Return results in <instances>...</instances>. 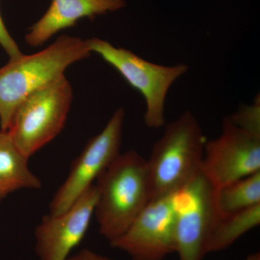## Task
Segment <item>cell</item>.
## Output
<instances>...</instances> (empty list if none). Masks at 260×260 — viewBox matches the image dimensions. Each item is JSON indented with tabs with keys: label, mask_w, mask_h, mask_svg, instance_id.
Wrapping results in <instances>:
<instances>
[{
	"label": "cell",
	"mask_w": 260,
	"mask_h": 260,
	"mask_svg": "<svg viewBox=\"0 0 260 260\" xmlns=\"http://www.w3.org/2000/svg\"><path fill=\"white\" fill-rule=\"evenodd\" d=\"M73 101V88L62 76L25 99L7 130L19 150L30 158L64 128Z\"/></svg>",
	"instance_id": "obj_5"
},
{
	"label": "cell",
	"mask_w": 260,
	"mask_h": 260,
	"mask_svg": "<svg viewBox=\"0 0 260 260\" xmlns=\"http://www.w3.org/2000/svg\"><path fill=\"white\" fill-rule=\"evenodd\" d=\"M28 159L8 132L0 131V202L15 191L42 187L39 178L29 169Z\"/></svg>",
	"instance_id": "obj_12"
},
{
	"label": "cell",
	"mask_w": 260,
	"mask_h": 260,
	"mask_svg": "<svg viewBox=\"0 0 260 260\" xmlns=\"http://www.w3.org/2000/svg\"><path fill=\"white\" fill-rule=\"evenodd\" d=\"M94 214L99 233L112 242L120 237L151 200L147 160L129 150L119 155L99 176Z\"/></svg>",
	"instance_id": "obj_2"
},
{
	"label": "cell",
	"mask_w": 260,
	"mask_h": 260,
	"mask_svg": "<svg viewBox=\"0 0 260 260\" xmlns=\"http://www.w3.org/2000/svg\"><path fill=\"white\" fill-rule=\"evenodd\" d=\"M125 5V0H51L47 12L25 36V42L30 47H39L81 19L117 11Z\"/></svg>",
	"instance_id": "obj_11"
},
{
	"label": "cell",
	"mask_w": 260,
	"mask_h": 260,
	"mask_svg": "<svg viewBox=\"0 0 260 260\" xmlns=\"http://www.w3.org/2000/svg\"><path fill=\"white\" fill-rule=\"evenodd\" d=\"M124 108L116 109L104 129L91 138L72 164L68 177L56 191L49 205V214L65 211L89 187L120 153Z\"/></svg>",
	"instance_id": "obj_7"
},
{
	"label": "cell",
	"mask_w": 260,
	"mask_h": 260,
	"mask_svg": "<svg viewBox=\"0 0 260 260\" xmlns=\"http://www.w3.org/2000/svg\"><path fill=\"white\" fill-rule=\"evenodd\" d=\"M215 189L200 172L174 194L175 253L179 260H203L219 214Z\"/></svg>",
	"instance_id": "obj_6"
},
{
	"label": "cell",
	"mask_w": 260,
	"mask_h": 260,
	"mask_svg": "<svg viewBox=\"0 0 260 260\" xmlns=\"http://www.w3.org/2000/svg\"><path fill=\"white\" fill-rule=\"evenodd\" d=\"M206 141L190 111L166 126L146 160L151 200L176 194L201 172Z\"/></svg>",
	"instance_id": "obj_3"
},
{
	"label": "cell",
	"mask_w": 260,
	"mask_h": 260,
	"mask_svg": "<svg viewBox=\"0 0 260 260\" xmlns=\"http://www.w3.org/2000/svg\"><path fill=\"white\" fill-rule=\"evenodd\" d=\"M245 260H260V253L255 252L253 254H249L246 258Z\"/></svg>",
	"instance_id": "obj_18"
},
{
	"label": "cell",
	"mask_w": 260,
	"mask_h": 260,
	"mask_svg": "<svg viewBox=\"0 0 260 260\" xmlns=\"http://www.w3.org/2000/svg\"><path fill=\"white\" fill-rule=\"evenodd\" d=\"M201 172L215 190L260 172V137L225 117L220 135L205 143Z\"/></svg>",
	"instance_id": "obj_8"
},
{
	"label": "cell",
	"mask_w": 260,
	"mask_h": 260,
	"mask_svg": "<svg viewBox=\"0 0 260 260\" xmlns=\"http://www.w3.org/2000/svg\"><path fill=\"white\" fill-rule=\"evenodd\" d=\"M231 120L242 129L260 137V102L256 99L252 105L241 107L237 112L229 116Z\"/></svg>",
	"instance_id": "obj_15"
},
{
	"label": "cell",
	"mask_w": 260,
	"mask_h": 260,
	"mask_svg": "<svg viewBox=\"0 0 260 260\" xmlns=\"http://www.w3.org/2000/svg\"><path fill=\"white\" fill-rule=\"evenodd\" d=\"M98 198L99 190L94 184L68 210L43 218L34 232L39 260H67L69 257L88 232Z\"/></svg>",
	"instance_id": "obj_10"
},
{
	"label": "cell",
	"mask_w": 260,
	"mask_h": 260,
	"mask_svg": "<svg viewBox=\"0 0 260 260\" xmlns=\"http://www.w3.org/2000/svg\"><path fill=\"white\" fill-rule=\"evenodd\" d=\"M260 224V204L237 213L219 215L210 232L207 254L225 250Z\"/></svg>",
	"instance_id": "obj_13"
},
{
	"label": "cell",
	"mask_w": 260,
	"mask_h": 260,
	"mask_svg": "<svg viewBox=\"0 0 260 260\" xmlns=\"http://www.w3.org/2000/svg\"><path fill=\"white\" fill-rule=\"evenodd\" d=\"M67 260H114L107 256L98 254L88 249H84L76 254L70 256Z\"/></svg>",
	"instance_id": "obj_17"
},
{
	"label": "cell",
	"mask_w": 260,
	"mask_h": 260,
	"mask_svg": "<svg viewBox=\"0 0 260 260\" xmlns=\"http://www.w3.org/2000/svg\"><path fill=\"white\" fill-rule=\"evenodd\" d=\"M174 194L150 200L120 237L109 242L133 260H164L175 253Z\"/></svg>",
	"instance_id": "obj_9"
},
{
	"label": "cell",
	"mask_w": 260,
	"mask_h": 260,
	"mask_svg": "<svg viewBox=\"0 0 260 260\" xmlns=\"http://www.w3.org/2000/svg\"><path fill=\"white\" fill-rule=\"evenodd\" d=\"M87 42L91 53L99 54L144 98L147 127L158 129L164 126L167 94L173 84L188 71L187 65L166 66L150 62L133 51L114 47L98 38L87 39Z\"/></svg>",
	"instance_id": "obj_4"
},
{
	"label": "cell",
	"mask_w": 260,
	"mask_h": 260,
	"mask_svg": "<svg viewBox=\"0 0 260 260\" xmlns=\"http://www.w3.org/2000/svg\"><path fill=\"white\" fill-rule=\"evenodd\" d=\"M0 46L9 56L10 59H14L21 55L22 52L18 44L11 37L8 28L5 26L3 19L0 13Z\"/></svg>",
	"instance_id": "obj_16"
},
{
	"label": "cell",
	"mask_w": 260,
	"mask_h": 260,
	"mask_svg": "<svg viewBox=\"0 0 260 260\" xmlns=\"http://www.w3.org/2000/svg\"><path fill=\"white\" fill-rule=\"evenodd\" d=\"M220 215L237 213L260 204V172L215 190Z\"/></svg>",
	"instance_id": "obj_14"
},
{
	"label": "cell",
	"mask_w": 260,
	"mask_h": 260,
	"mask_svg": "<svg viewBox=\"0 0 260 260\" xmlns=\"http://www.w3.org/2000/svg\"><path fill=\"white\" fill-rule=\"evenodd\" d=\"M91 54L87 40L61 36L50 46L30 55L10 59L0 68V127L8 129L22 102L64 76L70 65Z\"/></svg>",
	"instance_id": "obj_1"
}]
</instances>
